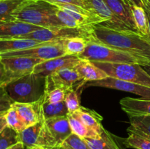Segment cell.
<instances>
[{
  "mask_svg": "<svg viewBox=\"0 0 150 149\" xmlns=\"http://www.w3.org/2000/svg\"><path fill=\"white\" fill-rule=\"evenodd\" d=\"M48 3H51L52 4H75V5L80 6L86 9V6L85 4L84 1L83 0H43ZM87 10V9H86Z\"/></svg>",
  "mask_w": 150,
  "mask_h": 149,
  "instance_id": "cell-37",
  "label": "cell"
},
{
  "mask_svg": "<svg viewBox=\"0 0 150 149\" xmlns=\"http://www.w3.org/2000/svg\"><path fill=\"white\" fill-rule=\"evenodd\" d=\"M130 7L137 31L141 34L149 38V24L145 9L136 5H130Z\"/></svg>",
  "mask_w": 150,
  "mask_h": 149,
  "instance_id": "cell-26",
  "label": "cell"
},
{
  "mask_svg": "<svg viewBox=\"0 0 150 149\" xmlns=\"http://www.w3.org/2000/svg\"><path fill=\"white\" fill-rule=\"evenodd\" d=\"M44 42L25 38L0 39V54L28 49L41 45Z\"/></svg>",
  "mask_w": 150,
  "mask_h": 149,
  "instance_id": "cell-21",
  "label": "cell"
},
{
  "mask_svg": "<svg viewBox=\"0 0 150 149\" xmlns=\"http://www.w3.org/2000/svg\"><path fill=\"white\" fill-rule=\"evenodd\" d=\"M78 56L91 61L112 64H138L142 67L150 63V60L146 58L115 49L94 41H90L83 53Z\"/></svg>",
  "mask_w": 150,
  "mask_h": 149,
  "instance_id": "cell-4",
  "label": "cell"
},
{
  "mask_svg": "<svg viewBox=\"0 0 150 149\" xmlns=\"http://www.w3.org/2000/svg\"><path fill=\"white\" fill-rule=\"evenodd\" d=\"M144 2V4L145 3H146V4H149L150 5V0H143Z\"/></svg>",
  "mask_w": 150,
  "mask_h": 149,
  "instance_id": "cell-46",
  "label": "cell"
},
{
  "mask_svg": "<svg viewBox=\"0 0 150 149\" xmlns=\"http://www.w3.org/2000/svg\"><path fill=\"white\" fill-rule=\"evenodd\" d=\"M67 118L73 134L83 139L88 137H96L99 136L98 133L86 127L74 114L69 113L67 115Z\"/></svg>",
  "mask_w": 150,
  "mask_h": 149,
  "instance_id": "cell-27",
  "label": "cell"
},
{
  "mask_svg": "<svg viewBox=\"0 0 150 149\" xmlns=\"http://www.w3.org/2000/svg\"><path fill=\"white\" fill-rule=\"evenodd\" d=\"M20 142L19 133L7 126L0 132V149H8Z\"/></svg>",
  "mask_w": 150,
  "mask_h": 149,
  "instance_id": "cell-30",
  "label": "cell"
},
{
  "mask_svg": "<svg viewBox=\"0 0 150 149\" xmlns=\"http://www.w3.org/2000/svg\"><path fill=\"white\" fill-rule=\"evenodd\" d=\"M36 0H0V21H13L15 13Z\"/></svg>",
  "mask_w": 150,
  "mask_h": 149,
  "instance_id": "cell-20",
  "label": "cell"
},
{
  "mask_svg": "<svg viewBox=\"0 0 150 149\" xmlns=\"http://www.w3.org/2000/svg\"><path fill=\"white\" fill-rule=\"evenodd\" d=\"M52 84L57 87L71 91L76 84L83 82L80 74L75 67H64L48 76Z\"/></svg>",
  "mask_w": 150,
  "mask_h": 149,
  "instance_id": "cell-14",
  "label": "cell"
},
{
  "mask_svg": "<svg viewBox=\"0 0 150 149\" xmlns=\"http://www.w3.org/2000/svg\"><path fill=\"white\" fill-rule=\"evenodd\" d=\"M75 68L80 74L83 83L108 77V74L101 69L98 68L92 61L84 58H81L80 62L75 67Z\"/></svg>",
  "mask_w": 150,
  "mask_h": 149,
  "instance_id": "cell-17",
  "label": "cell"
},
{
  "mask_svg": "<svg viewBox=\"0 0 150 149\" xmlns=\"http://www.w3.org/2000/svg\"><path fill=\"white\" fill-rule=\"evenodd\" d=\"M130 5H136L144 8L145 4L143 0H126Z\"/></svg>",
  "mask_w": 150,
  "mask_h": 149,
  "instance_id": "cell-40",
  "label": "cell"
},
{
  "mask_svg": "<svg viewBox=\"0 0 150 149\" xmlns=\"http://www.w3.org/2000/svg\"><path fill=\"white\" fill-rule=\"evenodd\" d=\"M62 40L45 42L38 46L18 51L5 53L0 54V58L10 57H29V58H40L44 61L52 59L57 57L64 56Z\"/></svg>",
  "mask_w": 150,
  "mask_h": 149,
  "instance_id": "cell-7",
  "label": "cell"
},
{
  "mask_svg": "<svg viewBox=\"0 0 150 149\" xmlns=\"http://www.w3.org/2000/svg\"><path fill=\"white\" fill-rule=\"evenodd\" d=\"M5 118L7 127H10L18 132H20L26 128V124L13 106H12L11 108L6 112Z\"/></svg>",
  "mask_w": 150,
  "mask_h": 149,
  "instance_id": "cell-32",
  "label": "cell"
},
{
  "mask_svg": "<svg viewBox=\"0 0 150 149\" xmlns=\"http://www.w3.org/2000/svg\"><path fill=\"white\" fill-rule=\"evenodd\" d=\"M44 120L45 118L41 120L37 124L27 127L21 131L18 132L21 143H23L25 147L29 148L36 145L42 126H43Z\"/></svg>",
  "mask_w": 150,
  "mask_h": 149,
  "instance_id": "cell-25",
  "label": "cell"
},
{
  "mask_svg": "<svg viewBox=\"0 0 150 149\" xmlns=\"http://www.w3.org/2000/svg\"><path fill=\"white\" fill-rule=\"evenodd\" d=\"M143 68L145 70H146V72L148 73V74H149L150 75V63L149 64H147V65H146V66H144L143 67Z\"/></svg>",
  "mask_w": 150,
  "mask_h": 149,
  "instance_id": "cell-44",
  "label": "cell"
},
{
  "mask_svg": "<svg viewBox=\"0 0 150 149\" xmlns=\"http://www.w3.org/2000/svg\"><path fill=\"white\" fill-rule=\"evenodd\" d=\"M44 97L41 100L33 103H13V106L18 111L26 127L37 124L44 118L42 114V102L44 101Z\"/></svg>",
  "mask_w": 150,
  "mask_h": 149,
  "instance_id": "cell-15",
  "label": "cell"
},
{
  "mask_svg": "<svg viewBox=\"0 0 150 149\" xmlns=\"http://www.w3.org/2000/svg\"><path fill=\"white\" fill-rule=\"evenodd\" d=\"M145 11L148 19V24H149V38L150 39V7L147 4H145Z\"/></svg>",
  "mask_w": 150,
  "mask_h": 149,
  "instance_id": "cell-41",
  "label": "cell"
},
{
  "mask_svg": "<svg viewBox=\"0 0 150 149\" xmlns=\"http://www.w3.org/2000/svg\"><path fill=\"white\" fill-rule=\"evenodd\" d=\"M0 86L4 87L14 102L33 103L45 96L47 77L32 72Z\"/></svg>",
  "mask_w": 150,
  "mask_h": 149,
  "instance_id": "cell-2",
  "label": "cell"
},
{
  "mask_svg": "<svg viewBox=\"0 0 150 149\" xmlns=\"http://www.w3.org/2000/svg\"><path fill=\"white\" fill-rule=\"evenodd\" d=\"M69 113H73L80 108V100L77 91L74 89L70 91L66 95L64 99Z\"/></svg>",
  "mask_w": 150,
  "mask_h": 149,
  "instance_id": "cell-34",
  "label": "cell"
},
{
  "mask_svg": "<svg viewBox=\"0 0 150 149\" xmlns=\"http://www.w3.org/2000/svg\"><path fill=\"white\" fill-rule=\"evenodd\" d=\"M104 1L113 14L129 29L139 32L133 20L130 4L126 0H104Z\"/></svg>",
  "mask_w": 150,
  "mask_h": 149,
  "instance_id": "cell-16",
  "label": "cell"
},
{
  "mask_svg": "<svg viewBox=\"0 0 150 149\" xmlns=\"http://www.w3.org/2000/svg\"><path fill=\"white\" fill-rule=\"evenodd\" d=\"M70 91L63 88L54 86L51 80L47 77L46 91H45L44 100L48 103H58L64 101L66 95Z\"/></svg>",
  "mask_w": 150,
  "mask_h": 149,
  "instance_id": "cell-29",
  "label": "cell"
},
{
  "mask_svg": "<svg viewBox=\"0 0 150 149\" xmlns=\"http://www.w3.org/2000/svg\"><path fill=\"white\" fill-rule=\"evenodd\" d=\"M91 26L81 28L52 27L42 28L19 38L31 39L40 42L58 41L71 37H84L90 39Z\"/></svg>",
  "mask_w": 150,
  "mask_h": 149,
  "instance_id": "cell-6",
  "label": "cell"
},
{
  "mask_svg": "<svg viewBox=\"0 0 150 149\" xmlns=\"http://www.w3.org/2000/svg\"><path fill=\"white\" fill-rule=\"evenodd\" d=\"M122 110L130 115H150V99L125 97L120 102Z\"/></svg>",
  "mask_w": 150,
  "mask_h": 149,
  "instance_id": "cell-18",
  "label": "cell"
},
{
  "mask_svg": "<svg viewBox=\"0 0 150 149\" xmlns=\"http://www.w3.org/2000/svg\"><path fill=\"white\" fill-rule=\"evenodd\" d=\"M26 149H45V148L42 147V146L34 145V146H32V147L26 148Z\"/></svg>",
  "mask_w": 150,
  "mask_h": 149,
  "instance_id": "cell-43",
  "label": "cell"
},
{
  "mask_svg": "<svg viewBox=\"0 0 150 149\" xmlns=\"http://www.w3.org/2000/svg\"><path fill=\"white\" fill-rule=\"evenodd\" d=\"M44 127L57 146L61 145L73 134L67 115L45 119Z\"/></svg>",
  "mask_w": 150,
  "mask_h": 149,
  "instance_id": "cell-10",
  "label": "cell"
},
{
  "mask_svg": "<svg viewBox=\"0 0 150 149\" xmlns=\"http://www.w3.org/2000/svg\"><path fill=\"white\" fill-rule=\"evenodd\" d=\"M83 1H84L88 10L105 20V23L101 24L111 28L129 29L118 18L113 14L104 0H83Z\"/></svg>",
  "mask_w": 150,
  "mask_h": 149,
  "instance_id": "cell-12",
  "label": "cell"
},
{
  "mask_svg": "<svg viewBox=\"0 0 150 149\" xmlns=\"http://www.w3.org/2000/svg\"><path fill=\"white\" fill-rule=\"evenodd\" d=\"M83 140L91 149H122L111 136V133L104 129L100 135L88 137Z\"/></svg>",
  "mask_w": 150,
  "mask_h": 149,
  "instance_id": "cell-22",
  "label": "cell"
},
{
  "mask_svg": "<svg viewBox=\"0 0 150 149\" xmlns=\"http://www.w3.org/2000/svg\"><path fill=\"white\" fill-rule=\"evenodd\" d=\"M8 149H26V148L25 147V145L23 144V143L20 142V143H17V144H16L15 145L9 148Z\"/></svg>",
  "mask_w": 150,
  "mask_h": 149,
  "instance_id": "cell-42",
  "label": "cell"
},
{
  "mask_svg": "<svg viewBox=\"0 0 150 149\" xmlns=\"http://www.w3.org/2000/svg\"><path fill=\"white\" fill-rule=\"evenodd\" d=\"M129 133H136L150 139V115H130Z\"/></svg>",
  "mask_w": 150,
  "mask_h": 149,
  "instance_id": "cell-23",
  "label": "cell"
},
{
  "mask_svg": "<svg viewBox=\"0 0 150 149\" xmlns=\"http://www.w3.org/2000/svg\"><path fill=\"white\" fill-rule=\"evenodd\" d=\"M7 80V74H6L5 67L1 61V58H0V85L4 84Z\"/></svg>",
  "mask_w": 150,
  "mask_h": 149,
  "instance_id": "cell-38",
  "label": "cell"
},
{
  "mask_svg": "<svg viewBox=\"0 0 150 149\" xmlns=\"http://www.w3.org/2000/svg\"><path fill=\"white\" fill-rule=\"evenodd\" d=\"M1 61L5 67L7 74V80L4 83L5 84L12 80L32 73L34 68L38 64L43 62L44 60L29 57L18 56L2 58Z\"/></svg>",
  "mask_w": 150,
  "mask_h": 149,
  "instance_id": "cell-8",
  "label": "cell"
},
{
  "mask_svg": "<svg viewBox=\"0 0 150 149\" xmlns=\"http://www.w3.org/2000/svg\"><path fill=\"white\" fill-rule=\"evenodd\" d=\"M62 145L69 149H91L83 138L73 133Z\"/></svg>",
  "mask_w": 150,
  "mask_h": 149,
  "instance_id": "cell-33",
  "label": "cell"
},
{
  "mask_svg": "<svg viewBox=\"0 0 150 149\" xmlns=\"http://www.w3.org/2000/svg\"><path fill=\"white\" fill-rule=\"evenodd\" d=\"M57 16L63 26L68 28H81V26L70 14L66 13L64 10L58 8L57 10ZM84 27V26H83Z\"/></svg>",
  "mask_w": 150,
  "mask_h": 149,
  "instance_id": "cell-35",
  "label": "cell"
},
{
  "mask_svg": "<svg viewBox=\"0 0 150 149\" xmlns=\"http://www.w3.org/2000/svg\"><path fill=\"white\" fill-rule=\"evenodd\" d=\"M98 68L105 72L108 77L127 82L137 83L150 88V75L138 64H112L92 61Z\"/></svg>",
  "mask_w": 150,
  "mask_h": 149,
  "instance_id": "cell-5",
  "label": "cell"
},
{
  "mask_svg": "<svg viewBox=\"0 0 150 149\" xmlns=\"http://www.w3.org/2000/svg\"><path fill=\"white\" fill-rule=\"evenodd\" d=\"M51 149H69V148H66L65 146H64V145H61L56 146V147L52 148H51Z\"/></svg>",
  "mask_w": 150,
  "mask_h": 149,
  "instance_id": "cell-45",
  "label": "cell"
},
{
  "mask_svg": "<svg viewBox=\"0 0 150 149\" xmlns=\"http://www.w3.org/2000/svg\"><path fill=\"white\" fill-rule=\"evenodd\" d=\"M87 86H96V87L108 88V89H116L128 93L139 95L145 99H150V88L147 86H142L137 83L131 82L124 81L112 77H106L105 79L96 81L89 82L86 83Z\"/></svg>",
  "mask_w": 150,
  "mask_h": 149,
  "instance_id": "cell-9",
  "label": "cell"
},
{
  "mask_svg": "<svg viewBox=\"0 0 150 149\" xmlns=\"http://www.w3.org/2000/svg\"><path fill=\"white\" fill-rule=\"evenodd\" d=\"M122 143L127 148L136 149H150V139L136 133H130L127 138L123 139Z\"/></svg>",
  "mask_w": 150,
  "mask_h": 149,
  "instance_id": "cell-31",
  "label": "cell"
},
{
  "mask_svg": "<svg viewBox=\"0 0 150 149\" xmlns=\"http://www.w3.org/2000/svg\"><path fill=\"white\" fill-rule=\"evenodd\" d=\"M5 113L0 114V132L7 126L5 118Z\"/></svg>",
  "mask_w": 150,
  "mask_h": 149,
  "instance_id": "cell-39",
  "label": "cell"
},
{
  "mask_svg": "<svg viewBox=\"0 0 150 149\" xmlns=\"http://www.w3.org/2000/svg\"><path fill=\"white\" fill-rule=\"evenodd\" d=\"M13 102L9 96L4 87L0 86V114L5 113L13 106Z\"/></svg>",
  "mask_w": 150,
  "mask_h": 149,
  "instance_id": "cell-36",
  "label": "cell"
},
{
  "mask_svg": "<svg viewBox=\"0 0 150 149\" xmlns=\"http://www.w3.org/2000/svg\"><path fill=\"white\" fill-rule=\"evenodd\" d=\"M57 10L58 7L51 3L36 0L21 9L13 16L16 20L40 27H63L57 16Z\"/></svg>",
  "mask_w": 150,
  "mask_h": 149,
  "instance_id": "cell-3",
  "label": "cell"
},
{
  "mask_svg": "<svg viewBox=\"0 0 150 149\" xmlns=\"http://www.w3.org/2000/svg\"><path fill=\"white\" fill-rule=\"evenodd\" d=\"M90 39L84 37H71L62 39L64 54L69 56H79L83 53Z\"/></svg>",
  "mask_w": 150,
  "mask_h": 149,
  "instance_id": "cell-24",
  "label": "cell"
},
{
  "mask_svg": "<svg viewBox=\"0 0 150 149\" xmlns=\"http://www.w3.org/2000/svg\"><path fill=\"white\" fill-rule=\"evenodd\" d=\"M90 34L91 41L150 60V39L139 32L100 23L91 26Z\"/></svg>",
  "mask_w": 150,
  "mask_h": 149,
  "instance_id": "cell-1",
  "label": "cell"
},
{
  "mask_svg": "<svg viewBox=\"0 0 150 149\" xmlns=\"http://www.w3.org/2000/svg\"><path fill=\"white\" fill-rule=\"evenodd\" d=\"M42 114L45 119H48L56 117L66 116L69 114V111L64 101L58 103H48L44 100L42 102Z\"/></svg>",
  "mask_w": 150,
  "mask_h": 149,
  "instance_id": "cell-28",
  "label": "cell"
},
{
  "mask_svg": "<svg viewBox=\"0 0 150 149\" xmlns=\"http://www.w3.org/2000/svg\"><path fill=\"white\" fill-rule=\"evenodd\" d=\"M81 61L77 56L64 55L50 60H46L38 64L34 68L33 73L43 77H48L52 73L64 67H75Z\"/></svg>",
  "mask_w": 150,
  "mask_h": 149,
  "instance_id": "cell-11",
  "label": "cell"
},
{
  "mask_svg": "<svg viewBox=\"0 0 150 149\" xmlns=\"http://www.w3.org/2000/svg\"><path fill=\"white\" fill-rule=\"evenodd\" d=\"M42 28L44 27H40L19 20L0 21V39L21 37L24 35Z\"/></svg>",
  "mask_w": 150,
  "mask_h": 149,
  "instance_id": "cell-13",
  "label": "cell"
},
{
  "mask_svg": "<svg viewBox=\"0 0 150 149\" xmlns=\"http://www.w3.org/2000/svg\"><path fill=\"white\" fill-rule=\"evenodd\" d=\"M145 4H146V3H145ZM148 4V5L149 6V7H150V5H149V4Z\"/></svg>",
  "mask_w": 150,
  "mask_h": 149,
  "instance_id": "cell-47",
  "label": "cell"
},
{
  "mask_svg": "<svg viewBox=\"0 0 150 149\" xmlns=\"http://www.w3.org/2000/svg\"><path fill=\"white\" fill-rule=\"evenodd\" d=\"M73 114L77 116L86 127L95 131L99 135H100L104 130L101 123L103 121L102 116L95 110L81 106L80 108Z\"/></svg>",
  "mask_w": 150,
  "mask_h": 149,
  "instance_id": "cell-19",
  "label": "cell"
}]
</instances>
